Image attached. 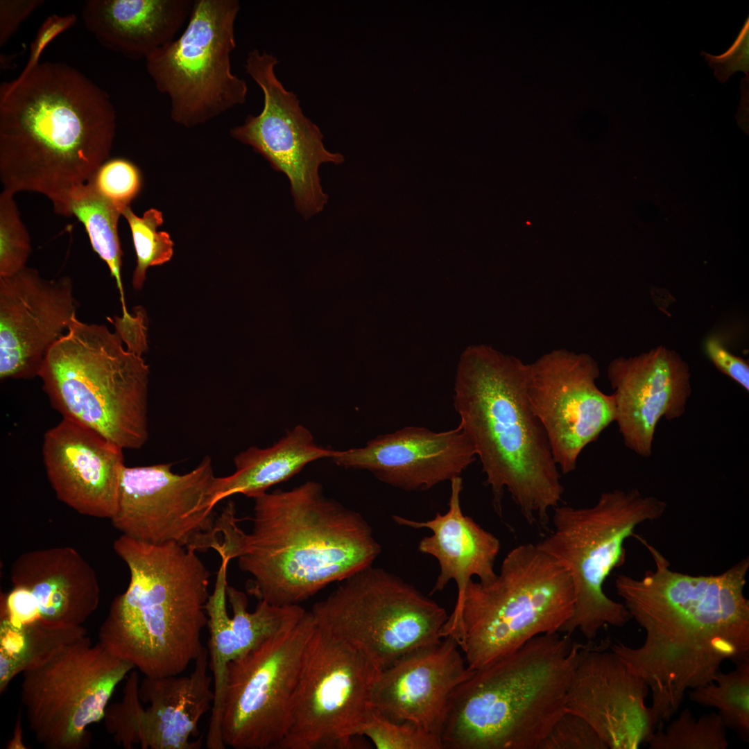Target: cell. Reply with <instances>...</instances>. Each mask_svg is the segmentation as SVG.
Here are the masks:
<instances>
[{"mask_svg":"<svg viewBox=\"0 0 749 749\" xmlns=\"http://www.w3.org/2000/svg\"><path fill=\"white\" fill-rule=\"evenodd\" d=\"M655 569L614 580L630 618L644 630L639 647L609 648L647 684L657 726L678 711L687 692L713 681L725 661L749 659V601L744 594L749 558L715 575L673 571L653 545Z\"/></svg>","mask_w":749,"mask_h":749,"instance_id":"cell-1","label":"cell"},{"mask_svg":"<svg viewBox=\"0 0 749 749\" xmlns=\"http://www.w3.org/2000/svg\"><path fill=\"white\" fill-rule=\"evenodd\" d=\"M116 114L107 94L75 68L40 63L0 86L3 190L40 193L70 216L71 191L108 160Z\"/></svg>","mask_w":749,"mask_h":749,"instance_id":"cell-2","label":"cell"},{"mask_svg":"<svg viewBox=\"0 0 749 749\" xmlns=\"http://www.w3.org/2000/svg\"><path fill=\"white\" fill-rule=\"evenodd\" d=\"M252 528L223 533V552L252 580L248 592L275 605H299L372 565L381 546L357 512L307 481L255 498Z\"/></svg>","mask_w":749,"mask_h":749,"instance_id":"cell-3","label":"cell"},{"mask_svg":"<svg viewBox=\"0 0 749 749\" xmlns=\"http://www.w3.org/2000/svg\"><path fill=\"white\" fill-rule=\"evenodd\" d=\"M529 364L485 345L460 355L453 405L502 513L506 490L530 524L546 525L564 487L545 431L528 397Z\"/></svg>","mask_w":749,"mask_h":749,"instance_id":"cell-4","label":"cell"},{"mask_svg":"<svg viewBox=\"0 0 749 749\" xmlns=\"http://www.w3.org/2000/svg\"><path fill=\"white\" fill-rule=\"evenodd\" d=\"M130 582L112 601L99 642L146 677L177 675L204 646L210 572L196 551L121 535L113 544Z\"/></svg>","mask_w":749,"mask_h":749,"instance_id":"cell-5","label":"cell"},{"mask_svg":"<svg viewBox=\"0 0 749 749\" xmlns=\"http://www.w3.org/2000/svg\"><path fill=\"white\" fill-rule=\"evenodd\" d=\"M587 646L571 634H542L474 670L449 696L443 748L538 749L567 712L569 685Z\"/></svg>","mask_w":749,"mask_h":749,"instance_id":"cell-6","label":"cell"},{"mask_svg":"<svg viewBox=\"0 0 749 749\" xmlns=\"http://www.w3.org/2000/svg\"><path fill=\"white\" fill-rule=\"evenodd\" d=\"M105 325L76 315L47 352L38 373L52 406L123 449L148 438L149 368Z\"/></svg>","mask_w":749,"mask_h":749,"instance_id":"cell-7","label":"cell"},{"mask_svg":"<svg viewBox=\"0 0 749 749\" xmlns=\"http://www.w3.org/2000/svg\"><path fill=\"white\" fill-rule=\"evenodd\" d=\"M574 608L569 571L537 544L517 546L492 580L467 585L459 647L467 667L481 669L537 635L560 632Z\"/></svg>","mask_w":749,"mask_h":749,"instance_id":"cell-8","label":"cell"},{"mask_svg":"<svg viewBox=\"0 0 749 749\" xmlns=\"http://www.w3.org/2000/svg\"><path fill=\"white\" fill-rule=\"evenodd\" d=\"M666 508L664 501L636 488L602 492L589 507L553 508V529L537 545L569 571L574 583V612L560 632L578 629L592 641L605 625L628 622L624 604L609 598L603 585L625 562V541L640 524L661 518Z\"/></svg>","mask_w":749,"mask_h":749,"instance_id":"cell-9","label":"cell"},{"mask_svg":"<svg viewBox=\"0 0 749 749\" xmlns=\"http://www.w3.org/2000/svg\"><path fill=\"white\" fill-rule=\"evenodd\" d=\"M135 669L83 626L37 657L21 673V700L30 730L49 749H83L88 725L104 718L116 687Z\"/></svg>","mask_w":749,"mask_h":749,"instance_id":"cell-10","label":"cell"},{"mask_svg":"<svg viewBox=\"0 0 749 749\" xmlns=\"http://www.w3.org/2000/svg\"><path fill=\"white\" fill-rule=\"evenodd\" d=\"M341 582L313 606L315 623L379 671L443 639L445 609L399 576L372 565Z\"/></svg>","mask_w":749,"mask_h":749,"instance_id":"cell-11","label":"cell"},{"mask_svg":"<svg viewBox=\"0 0 749 749\" xmlns=\"http://www.w3.org/2000/svg\"><path fill=\"white\" fill-rule=\"evenodd\" d=\"M236 0H195L181 35L146 58L157 89L170 101L172 119L205 122L246 100V82L231 69Z\"/></svg>","mask_w":749,"mask_h":749,"instance_id":"cell-12","label":"cell"},{"mask_svg":"<svg viewBox=\"0 0 749 749\" xmlns=\"http://www.w3.org/2000/svg\"><path fill=\"white\" fill-rule=\"evenodd\" d=\"M380 671L316 626L305 653L286 730L276 748L349 749L375 708Z\"/></svg>","mask_w":749,"mask_h":749,"instance_id":"cell-13","label":"cell"},{"mask_svg":"<svg viewBox=\"0 0 749 749\" xmlns=\"http://www.w3.org/2000/svg\"><path fill=\"white\" fill-rule=\"evenodd\" d=\"M316 625L307 611L292 627L229 663L221 734L234 749L276 748L283 739L305 653Z\"/></svg>","mask_w":749,"mask_h":749,"instance_id":"cell-14","label":"cell"},{"mask_svg":"<svg viewBox=\"0 0 749 749\" xmlns=\"http://www.w3.org/2000/svg\"><path fill=\"white\" fill-rule=\"evenodd\" d=\"M170 463L124 467L117 506L110 519L122 535L150 544L175 542L195 551L216 550L221 535L214 517L211 458L191 471L174 473Z\"/></svg>","mask_w":749,"mask_h":749,"instance_id":"cell-15","label":"cell"},{"mask_svg":"<svg viewBox=\"0 0 749 749\" xmlns=\"http://www.w3.org/2000/svg\"><path fill=\"white\" fill-rule=\"evenodd\" d=\"M277 64V59L266 51L248 53L244 67L263 92L264 106L259 114L248 115L242 125L232 129L231 135L286 175L295 206L307 219L322 212L328 202L320 184V165L341 164L344 156L325 148L320 128L303 114L297 95L276 76Z\"/></svg>","mask_w":749,"mask_h":749,"instance_id":"cell-16","label":"cell"},{"mask_svg":"<svg viewBox=\"0 0 749 749\" xmlns=\"http://www.w3.org/2000/svg\"><path fill=\"white\" fill-rule=\"evenodd\" d=\"M599 374L590 355L565 349L529 364V403L562 474L574 472L584 448L615 421L614 396L598 388Z\"/></svg>","mask_w":749,"mask_h":749,"instance_id":"cell-17","label":"cell"},{"mask_svg":"<svg viewBox=\"0 0 749 749\" xmlns=\"http://www.w3.org/2000/svg\"><path fill=\"white\" fill-rule=\"evenodd\" d=\"M204 646L189 675L146 677L135 671L127 678L121 701L107 706L105 721L114 741L126 748L199 749L202 716L212 709L214 690Z\"/></svg>","mask_w":749,"mask_h":749,"instance_id":"cell-18","label":"cell"},{"mask_svg":"<svg viewBox=\"0 0 749 749\" xmlns=\"http://www.w3.org/2000/svg\"><path fill=\"white\" fill-rule=\"evenodd\" d=\"M76 315L70 277L46 279L25 267L0 277V378L38 376L45 356Z\"/></svg>","mask_w":749,"mask_h":749,"instance_id":"cell-19","label":"cell"},{"mask_svg":"<svg viewBox=\"0 0 749 749\" xmlns=\"http://www.w3.org/2000/svg\"><path fill=\"white\" fill-rule=\"evenodd\" d=\"M610 642L592 641L574 672L566 712L585 719L610 749H637L657 730L649 688L610 649Z\"/></svg>","mask_w":749,"mask_h":749,"instance_id":"cell-20","label":"cell"},{"mask_svg":"<svg viewBox=\"0 0 749 749\" xmlns=\"http://www.w3.org/2000/svg\"><path fill=\"white\" fill-rule=\"evenodd\" d=\"M607 374L624 445L639 456L650 457L660 419L676 420L686 411L691 394L687 363L674 350L659 346L613 359Z\"/></svg>","mask_w":749,"mask_h":749,"instance_id":"cell-21","label":"cell"},{"mask_svg":"<svg viewBox=\"0 0 749 749\" xmlns=\"http://www.w3.org/2000/svg\"><path fill=\"white\" fill-rule=\"evenodd\" d=\"M337 465L365 470L377 479L407 490H427L460 476L476 458L459 425L436 432L408 426L370 440L365 447L335 450Z\"/></svg>","mask_w":749,"mask_h":749,"instance_id":"cell-22","label":"cell"},{"mask_svg":"<svg viewBox=\"0 0 749 749\" xmlns=\"http://www.w3.org/2000/svg\"><path fill=\"white\" fill-rule=\"evenodd\" d=\"M121 448L95 430L64 418L44 434L42 456L57 498L78 513L111 519L123 467Z\"/></svg>","mask_w":749,"mask_h":749,"instance_id":"cell-23","label":"cell"},{"mask_svg":"<svg viewBox=\"0 0 749 749\" xmlns=\"http://www.w3.org/2000/svg\"><path fill=\"white\" fill-rule=\"evenodd\" d=\"M473 671L456 640L445 637L380 671L374 708L393 721L413 722L440 738L449 696Z\"/></svg>","mask_w":749,"mask_h":749,"instance_id":"cell-24","label":"cell"},{"mask_svg":"<svg viewBox=\"0 0 749 749\" xmlns=\"http://www.w3.org/2000/svg\"><path fill=\"white\" fill-rule=\"evenodd\" d=\"M447 511L437 513L434 518L419 522L398 515L394 521L413 528H429L432 534L421 539L420 552L433 556L440 574L431 594L442 591L451 580L457 585V599L452 613L445 623L442 636L450 637L459 645L462 640L461 610L467 585L473 576L488 583L497 576L494 567L500 542L470 517L463 514L460 506L463 490L461 476L452 479Z\"/></svg>","mask_w":749,"mask_h":749,"instance_id":"cell-25","label":"cell"},{"mask_svg":"<svg viewBox=\"0 0 749 749\" xmlns=\"http://www.w3.org/2000/svg\"><path fill=\"white\" fill-rule=\"evenodd\" d=\"M13 587L28 589L37 599L38 622L51 628L82 626L97 609L100 587L92 566L74 548L29 551L13 562Z\"/></svg>","mask_w":749,"mask_h":749,"instance_id":"cell-26","label":"cell"},{"mask_svg":"<svg viewBox=\"0 0 749 749\" xmlns=\"http://www.w3.org/2000/svg\"><path fill=\"white\" fill-rule=\"evenodd\" d=\"M247 608L246 595L228 586L226 576L217 575L205 607L209 632V667L216 698L223 696L230 662L292 627L307 612L300 605H275L265 601H259L252 612Z\"/></svg>","mask_w":749,"mask_h":749,"instance_id":"cell-27","label":"cell"},{"mask_svg":"<svg viewBox=\"0 0 749 749\" xmlns=\"http://www.w3.org/2000/svg\"><path fill=\"white\" fill-rule=\"evenodd\" d=\"M193 1L90 0L82 17L104 46L129 58L145 59L175 39L189 19Z\"/></svg>","mask_w":749,"mask_h":749,"instance_id":"cell-28","label":"cell"},{"mask_svg":"<svg viewBox=\"0 0 749 749\" xmlns=\"http://www.w3.org/2000/svg\"><path fill=\"white\" fill-rule=\"evenodd\" d=\"M334 451L318 446L308 429L297 425L272 447H251L237 454L234 460L235 471L216 477L215 502L236 494L255 498L287 481L307 464L330 458Z\"/></svg>","mask_w":749,"mask_h":749,"instance_id":"cell-29","label":"cell"},{"mask_svg":"<svg viewBox=\"0 0 749 749\" xmlns=\"http://www.w3.org/2000/svg\"><path fill=\"white\" fill-rule=\"evenodd\" d=\"M69 210L70 216H75L84 225L94 250L107 265L120 293L122 317H128L121 275L122 252L118 234L121 212L97 192L91 180L71 191Z\"/></svg>","mask_w":749,"mask_h":749,"instance_id":"cell-30","label":"cell"},{"mask_svg":"<svg viewBox=\"0 0 749 749\" xmlns=\"http://www.w3.org/2000/svg\"><path fill=\"white\" fill-rule=\"evenodd\" d=\"M690 700L718 709L726 728L749 741V659L735 664L730 671L721 670L713 681L687 692Z\"/></svg>","mask_w":749,"mask_h":749,"instance_id":"cell-31","label":"cell"},{"mask_svg":"<svg viewBox=\"0 0 749 749\" xmlns=\"http://www.w3.org/2000/svg\"><path fill=\"white\" fill-rule=\"evenodd\" d=\"M727 730L717 712L696 718L685 708L664 730H657L647 743L650 749H726Z\"/></svg>","mask_w":749,"mask_h":749,"instance_id":"cell-32","label":"cell"},{"mask_svg":"<svg viewBox=\"0 0 749 749\" xmlns=\"http://www.w3.org/2000/svg\"><path fill=\"white\" fill-rule=\"evenodd\" d=\"M121 215L128 223L137 255L132 284L135 289H140L148 267L163 264L171 259L173 243L167 232L157 230L163 223L160 211L151 208L139 217L128 206Z\"/></svg>","mask_w":749,"mask_h":749,"instance_id":"cell-33","label":"cell"},{"mask_svg":"<svg viewBox=\"0 0 749 749\" xmlns=\"http://www.w3.org/2000/svg\"><path fill=\"white\" fill-rule=\"evenodd\" d=\"M14 193L0 194V277L24 269L31 251V239L14 199Z\"/></svg>","mask_w":749,"mask_h":749,"instance_id":"cell-34","label":"cell"},{"mask_svg":"<svg viewBox=\"0 0 749 749\" xmlns=\"http://www.w3.org/2000/svg\"><path fill=\"white\" fill-rule=\"evenodd\" d=\"M363 735L378 749H443L440 739L420 725L393 721L376 709L361 731Z\"/></svg>","mask_w":749,"mask_h":749,"instance_id":"cell-35","label":"cell"},{"mask_svg":"<svg viewBox=\"0 0 749 749\" xmlns=\"http://www.w3.org/2000/svg\"><path fill=\"white\" fill-rule=\"evenodd\" d=\"M90 180L97 192L121 213L137 196L141 183L138 169L120 158L106 161Z\"/></svg>","mask_w":749,"mask_h":749,"instance_id":"cell-36","label":"cell"},{"mask_svg":"<svg viewBox=\"0 0 749 749\" xmlns=\"http://www.w3.org/2000/svg\"><path fill=\"white\" fill-rule=\"evenodd\" d=\"M538 749H608L583 718L565 712L553 725Z\"/></svg>","mask_w":749,"mask_h":749,"instance_id":"cell-37","label":"cell"},{"mask_svg":"<svg viewBox=\"0 0 749 749\" xmlns=\"http://www.w3.org/2000/svg\"><path fill=\"white\" fill-rule=\"evenodd\" d=\"M701 55L714 70L715 77L725 83L737 71H743L749 78V16L745 21L736 40L723 53L713 55L701 51Z\"/></svg>","mask_w":749,"mask_h":749,"instance_id":"cell-38","label":"cell"},{"mask_svg":"<svg viewBox=\"0 0 749 749\" xmlns=\"http://www.w3.org/2000/svg\"><path fill=\"white\" fill-rule=\"evenodd\" d=\"M1 619L23 627L40 619L39 605L33 594L26 587H14L1 601Z\"/></svg>","mask_w":749,"mask_h":749,"instance_id":"cell-39","label":"cell"},{"mask_svg":"<svg viewBox=\"0 0 749 749\" xmlns=\"http://www.w3.org/2000/svg\"><path fill=\"white\" fill-rule=\"evenodd\" d=\"M705 350L718 370L749 390V366L744 359L731 353L714 336L706 341Z\"/></svg>","mask_w":749,"mask_h":749,"instance_id":"cell-40","label":"cell"},{"mask_svg":"<svg viewBox=\"0 0 749 749\" xmlns=\"http://www.w3.org/2000/svg\"><path fill=\"white\" fill-rule=\"evenodd\" d=\"M76 17L73 14L49 16L40 27L30 48L26 64L18 77H23L37 66L44 49L59 34L74 26Z\"/></svg>","mask_w":749,"mask_h":749,"instance_id":"cell-41","label":"cell"},{"mask_svg":"<svg viewBox=\"0 0 749 749\" xmlns=\"http://www.w3.org/2000/svg\"><path fill=\"white\" fill-rule=\"evenodd\" d=\"M41 0L0 1V46H4L21 24L39 6Z\"/></svg>","mask_w":749,"mask_h":749,"instance_id":"cell-42","label":"cell"},{"mask_svg":"<svg viewBox=\"0 0 749 749\" xmlns=\"http://www.w3.org/2000/svg\"><path fill=\"white\" fill-rule=\"evenodd\" d=\"M109 319L114 324L117 332L126 343L127 349L141 356L147 349L146 327L143 311L137 310L135 316L131 315L127 318L114 317V321Z\"/></svg>","mask_w":749,"mask_h":749,"instance_id":"cell-43","label":"cell"},{"mask_svg":"<svg viewBox=\"0 0 749 749\" xmlns=\"http://www.w3.org/2000/svg\"><path fill=\"white\" fill-rule=\"evenodd\" d=\"M8 749H24L26 748L22 742V726H21V712L18 714L15 726L14 728V734L12 738L8 742L7 745Z\"/></svg>","mask_w":749,"mask_h":749,"instance_id":"cell-44","label":"cell"}]
</instances>
